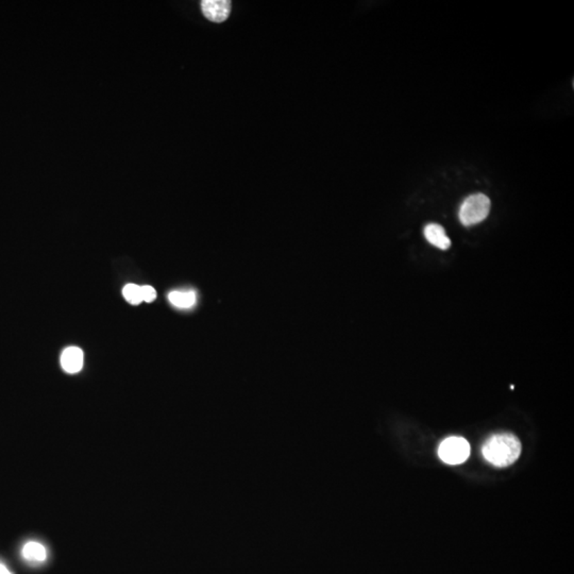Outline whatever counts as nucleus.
Instances as JSON below:
<instances>
[{"label": "nucleus", "instance_id": "f257e3e1", "mask_svg": "<svg viewBox=\"0 0 574 574\" xmlns=\"http://www.w3.org/2000/svg\"><path fill=\"white\" fill-rule=\"evenodd\" d=\"M522 443L514 434L500 433L491 435L482 448L484 459L496 467H508L522 455Z\"/></svg>", "mask_w": 574, "mask_h": 574}, {"label": "nucleus", "instance_id": "9b49d317", "mask_svg": "<svg viewBox=\"0 0 574 574\" xmlns=\"http://www.w3.org/2000/svg\"><path fill=\"white\" fill-rule=\"evenodd\" d=\"M0 574H12L11 571L3 564L0 563Z\"/></svg>", "mask_w": 574, "mask_h": 574}, {"label": "nucleus", "instance_id": "20e7f679", "mask_svg": "<svg viewBox=\"0 0 574 574\" xmlns=\"http://www.w3.org/2000/svg\"><path fill=\"white\" fill-rule=\"evenodd\" d=\"M200 6L203 15L213 23H222L230 17L231 1L228 0H203Z\"/></svg>", "mask_w": 574, "mask_h": 574}, {"label": "nucleus", "instance_id": "9d476101", "mask_svg": "<svg viewBox=\"0 0 574 574\" xmlns=\"http://www.w3.org/2000/svg\"><path fill=\"white\" fill-rule=\"evenodd\" d=\"M141 289L143 301H146V303H153V300L157 298V291H155V289H153V286H142Z\"/></svg>", "mask_w": 574, "mask_h": 574}, {"label": "nucleus", "instance_id": "39448f33", "mask_svg": "<svg viewBox=\"0 0 574 574\" xmlns=\"http://www.w3.org/2000/svg\"><path fill=\"white\" fill-rule=\"evenodd\" d=\"M61 365L68 374H77L84 367V352L77 347L65 349L61 356Z\"/></svg>", "mask_w": 574, "mask_h": 574}, {"label": "nucleus", "instance_id": "7ed1b4c3", "mask_svg": "<svg viewBox=\"0 0 574 574\" xmlns=\"http://www.w3.org/2000/svg\"><path fill=\"white\" fill-rule=\"evenodd\" d=\"M439 455L441 461L449 465H459L468 459L470 445L461 437H449L439 446Z\"/></svg>", "mask_w": 574, "mask_h": 574}, {"label": "nucleus", "instance_id": "f03ea898", "mask_svg": "<svg viewBox=\"0 0 574 574\" xmlns=\"http://www.w3.org/2000/svg\"><path fill=\"white\" fill-rule=\"evenodd\" d=\"M490 200L484 194H475L465 199L459 208V220L463 226L479 224L488 216Z\"/></svg>", "mask_w": 574, "mask_h": 574}, {"label": "nucleus", "instance_id": "1a4fd4ad", "mask_svg": "<svg viewBox=\"0 0 574 574\" xmlns=\"http://www.w3.org/2000/svg\"><path fill=\"white\" fill-rule=\"evenodd\" d=\"M122 295L127 300L128 303L131 305H140L143 301L142 298L141 286L136 285V284H128L125 286V289H122Z\"/></svg>", "mask_w": 574, "mask_h": 574}, {"label": "nucleus", "instance_id": "423d86ee", "mask_svg": "<svg viewBox=\"0 0 574 574\" xmlns=\"http://www.w3.org/2000/svg\"><path fill=\"white\" fill-rule=\"evenodd\" d=\"M425 236L430 244L441 250L449 249L451 240L446 234L445 229L437 224H430L425 226Z\"/></svg>", "mask_w": 574, "mask_h": 574}, {"label": "nucleus", "instance_id": "6e6552de", "mask_svg": "<svg viewBox=\"0 0 574 574\" xmlns=\"http://www.w3.org/2000/svg\"><path fill=\"white\" fill-rule=\"evenodd\" d=\"M169 299L179 309H189L196 303V294L194 291H175L169 293Z\"/></svg>", "mask_w": 574, "mask_h": 574}, {"label": "nucleus", "instance_id": "0eeeda50", "mask_svg": "<svg viewBox=\"0 0 574 574\" xmlns=\"http://www.w3.org/2000/svg\"><path fill=\"white\" fill-rule=\"evenodd\" d=\"M21 555L23 559L27 560L28 563L37 564L44 563L47 558V551L45 546L42 544L37 542H29L23 546L21 550Z\"/></svg>", "mask_w": 574, "mask_h": 574}]
</instances>
